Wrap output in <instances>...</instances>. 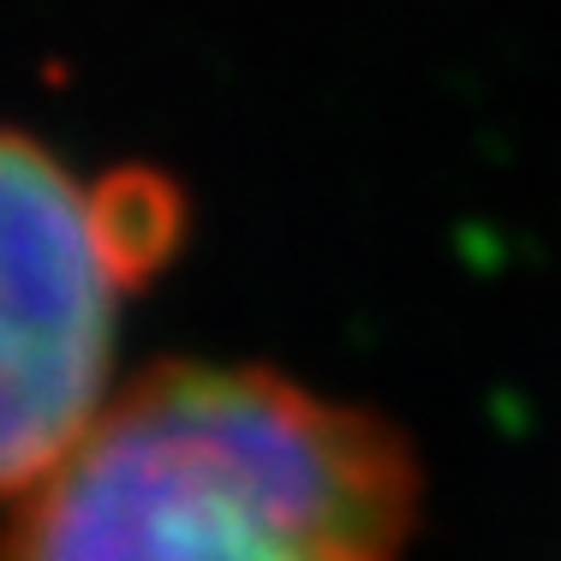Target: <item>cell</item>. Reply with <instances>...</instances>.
<instances>
[{"mask_svg":"<svg viewBox=\"0 0 561 561\" xmlns=\"http://www.w3.org/2000/svg\"><path fill=\"white\" fill-rule=\"evenodd\" d=\"M412 502L370 412L251 365H156L19 490L0 561H400Z\"/></svg>","mask_w":561,"mask_h":561,"instance_id":"1","label":"cell"},{"mask_svg":"<svg viewBox=\"0 0 561 561\" xmlns=\"http://www.w3.org/2000/svg\"><path fill=\"white\" fill-rule=\"evenodd\" d=\"M180 245L150 168L84 173L0 126V490L19 496L108 407L126 299Z\"/></svg>","mask_w":561,"mask_h":561,"instance_id":"2","label":"cell"}]
</instances>
